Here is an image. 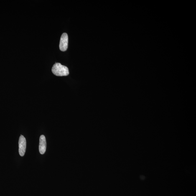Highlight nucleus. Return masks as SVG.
Returning a JSON list of instances; mask_svg holds the SVG:
<instances>
[{"label":"nucleus","instance_id":"obj_1","mask_svg":"<svg viewBox=\"0 0 196 196\" xmlns=\"http://www.w3.org/2000/svg\"><path fill=\"white\" fill-rule=\"evenodd\" d=\"M52 71L54 75L58 76H67L69 74L68 68L60 63H56L54 65Z\"/></svg>","mask_w":196,"mask_h":196},{"label":"nucleus","instance_id":"obj_2","mask_svg":"<svg viewBox=\"0 0 196 196\" xmlns=\"http://www.w3.org/2000/svg\"><path fill=\"white\" fill-rule=\"evenodd\" d=\"M68 35L66 33L62 34L61 37L59 48L62 51H65L67 50L68 47Z\"/></svg>","mask_w":196,"mask_h":196},{"label":"nucleus","instance_id":"obj_3","mask_svg":"<svg viewBox=\"0 0 196 196\" xmlns=\"http://www.w3.org/2000/svg\"><path fill=\"white\" fill-rule=\"evenodd\" d=\"M19 152L21 156L24 155L26 148V141L25 138L21 135L19 141Z\"/></svg>","mask_w":196,"mask_h":196},{"label":"nucleus","instance_id":"obj_4","mask_svg":"<svg viewBox=\"0 0 196 196\" xmlns=\"http://www.w3.org/2000/svg\"><path fill=\"white\" fill-rule=\"evenodd\" d=\"M47 142L45 136L43 135H41L39 139V150L40 154H44L46 152Z\"/></svg>","mask_w":196,"mask_h":196}]
</instances>
